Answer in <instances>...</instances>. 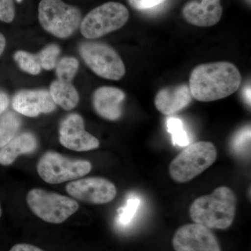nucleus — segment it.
<instances>
[{"label":"nucleus","mask_w":251,"mask_h":251,"mask_svg":"<svg viewBox=\"0 0 251 251\" xmlns=\"http://www.w3.org/2000/svg\"><path fill=\"white\" fill-rule=\"evenodd\" d=\"M126 94L120 89L102 87L97 89L93 95V105L96 112L105 120L115 121L122 115V103Z\"/></svg>","instance_id":"14"},{"label":"nucleus","mask_w":251,"mask_h":251,"mask_svg":"<svg viewBox=\"0 0 251 251\" xmlns=\"http://www.w3.org/2000/svg\"><path fill=\"white\" fill-rule=\"evenodd\" d=\"M1 214H2V210H1V204H0V217H1Z\"/></svg>","instance_id":"31"},{"label":"nucleus","mask_w":251,"mask_h":251,"mask_svg":"<svg viewBox=\"0 0 251 251\" xmlns=\"http://www.w3.org/2000/svg\"><path fill=\"white\" fill-rule=\"evenodd\" d=\"M173 244L176 251H221L214 234L197 224L185 225L178 229Z\"/></svg>","instance_id":"10"},{"label":"nucleus","mask_w":251,"mask_h":251,"mask_svg":"<svg viewBox=\"0 0 251 251\" xmlns=\"http://www.w3.org/2000/svg\"><path fill=\"white\" fill-rule=\"evenodd\" d=\"M49 92L54 103L64 110H72L78 103L79 94L71 82L54 81L51 83Z\"/></svg>","instance_id":"17"},{"label":"nucleus","mask_w":251,"mask_h":251,"mask_svg":"<svg viewBox=\"0 0 251 251\" xmlns=\"http://www.w3.org/2000/svg\"><path fill=\"white\" fill-rule=\"evenodd\" d=\"M244 97H245L246 100L247 101V103L251 104V87H247L245 91H244Z\"/></svg>","instance_id":"30"},{"label":"nucleus","mask_w":251,"mask_h":251,"mask_svg":"<svg viewBox=\"0 0 251 251\" xmlns=\"http://www.w3.org/2000/svg\"><path fill=\"white\" fill-rule=\"evenodd\" d=\"M39 20L43 28L61 39L72 36L80 25V11L62 0H41Z\"/></svg>","instance_id":"4"},{"label":"nucleus","mask_w":251,"mask_h":251,"mask_svg":"<svg viewBox=\"0 0 251 251\" xmlns=\"http://www.w3.org/2000/svg\"><path fill=\"white\" fill-rule=\"evenodd\" d=\"M237 204L233 191L220 186L211 194L195 200L190 206V216L196 224L207 228L226 229L233 223Z\"/></svg>","instance_id":"2"},{"label":"nucleus","mask_w":251,"mask_h":251,"mask_svg":"<svg viewBox=\"0 0 251 251\" xmlns=\"http://www.w3.org/2000/svg\"><path fill=\"white\" fill-rule=\"evenodd\" d=\"M92 168L90 161L72 159L60 153L49 151L39 160L37 172L46 182L57 184L82 177L92 171Z\"/></svg>","instance_id":"7"},{"label":"nucleus","mask_w":251,"mask_h":251,"mask_svg":"<svg viewBox=\"0 0 251 251\" xmlns=\"http://www.w3.org/2000/svg\"><path fill=\"white\" fill-rule=\"evenodd\" d=\"M217 158L215 145L200 141L188 145L172 161L170 175L176 182L186 183L214 164Z\"/></svg>","instance_id":"3"},{"label":"nucleus","mask_w":251,"mask_h":251,"mask_svg":"<svg viewBox=\"0 0 251 251\" xmlns=\"http://www.w3.org/2000/svg\"><path fill=\"white\" fill-rule=\"evenodd\" d=\"M5 46H6V39L4 35L0 33V56L4 52Z\"/></svg>","instance_id":"29"},{"label":"nucleus","mask_w":251,"mask_h":251,"mask_svg":"<svg viewBox=\"0 0 251 251\" xmlns=\"http://www.w3.org/2000/svg\"><path fill=\"white\" fill-rule=\"evenodd\" d=\"M220 0H202V2L190 1L182 10L188 23L198 27H210L219 22L222 16Z\"/></svg>","instance_id":"13"},{"label":"nucleus","mask_w":251,"mask_h":251,"mask_svg":"<svg viewBox=\"0 0 251 251\" xmlns=\"http://www.w3.org/2000/svg\"><path fill=\"white\" fill-rule=\"evenodd\" d=\"M15 17V7L13 0H0V21L11 23Z\"/></svg>","instance_id":"24"},{"label":"nucleus","mask_w":251,"mask_h":251,"mask_svg":"<svg viewBox=\"0 0 251 251\" xmlns=\"http://www.w3.org/2000/svg\"><path fill=\"white\" fill-rule=\"evenodd\" d=\"M67 192L82 202L105 204L117 195L115 184L101 177H89L72 181L66 186Z\"/></svg>","instance_id":"9"},{"label":"nucleus","mask_w":251,"mask_h":251,"mask_svg":"<svg viewBox=\"0 0 251 251\" xmlns=\"http://www.w3.org/2000/svg\"><path fill=\"white\" fill-rule=\"evenodd\" d=\"M129 18L125 6L108 2L90 11L81 21L80 31L87 39H97L123 27Z\"/></svg>","instance_id":"6"},{"label":"nucleus","mask_w":251,"mask_h":251,"mask_svg":"<svg viewBox=\"0 0 251 251\" xmlns=\"http://www.w3.org/2000/svg\"><path fill=\"white\" fill-rule=\"evenodd\" d=\"M242 77L239 69L228 62L202 64L195 67L189 78L193 98L202 102L220 100L234 94Z\"/></svg>","instance_id":"1"},{"label":"nucleus","mask_w":251,"mask_h":251,"mask_svg":"<svg viewBox=\"0 0 251 251\" xmlns=\"http://www.w3.org/2000/svg\"><path fill=\"white\" fill-rule=\"evenodd\" d=\"M168 131L171 133L172 138L175 145L184 147L188 145L189 140L187 133L184 129L181 120L176 117H171L167 121Z\"/></svg>","instance_id":"21"},{"label":"nucleus","mask_w":251,"mask_h":251,"mask_svg":"<svg viewBox=\"0 0 251 251\" xmlns=\"http://www.w3.org/2000/svg\"><path fill=\"white\" fill-rule=\"evenodd\" d=\"M16 1H17L18 2H21V1H23V0H16Z\"/></svg>","instance_id":"32"},{"label":"nucleus","mask_w":251,"mask_h":251,"mask_svg":"<svg viewBox=\"0 0 251 251\" xmlns=\"http://www.w3.org/2000/svg\"><path fill=\"white\" fill-rule=\"evenodd\" d=\"M27 202L31 211L44 221L62 224L79 209L76 201L58 193L34 188L28 193Z\"/></svg>","instance_id":"5"},{"label":"nucleus","mask_w":251,"mask_h":251,"mask_svg":"<svg viewBox=\"0 0 251 251\" xmlns=\"http://www.w3.org/2000/svg\"><path fill=\"white\" fill-rule=\"evenodd\" d=\"M251 128L250 126L246 127L241 130L234 137L233 147L236 150H242L244 147L248 146L250 143Z\"/></svg>","instance_id":"26"},{"label":"nucleus","mask_w":251,"mask_h":251,"mask_svg":"<svg viewBox=\"0 0 251 251\" xmlns=\"http://www.w3.org/2000/svg\"><path fill=\"white\" fill-rule=\"evenodd\" d=\"M59 53L60 49L59 46L51 44L43 49L36 57L41 68H44L46 70H51L57 65Z\"/></svg>","instance_id":"22"},{"label":"nucleus","mask_w":251,"mask_h":251,"mask_svg":"<svg viewBox=\"0 0 251 251\" xmlns=\"http://www.w3.org/2000/svg\"><path fill=\"white\" fill-rule=\"evenodd\" d=\"M80 53L86 64L99 76L119 80L125 75V65L121 57L106 44L84 43L80 46Z\"/></svg>","instance_id":"8"},{"label":"nucleus","mask_w":251,"mask_h":251,"mask_svg":"<svg viewBox=\"0 0 251 251\" xmlns=\"http://www.w3.org/2000/svg\"><path fill=\"white\" fill-rule=\"evenodd\" d=\"M192 97L186 84L164 87L158 91L155 97V106L163 115H171L188 106Z\"/></svg>","instance_id":"15"},{"label":"nucleus","mask_w":251,"mask_h":251,"mask_svg":"<svg viewBox=\"0 0 251 251\" xmlns=\"http://www.w3.org/2000/svg\"><path fill=\"white\" fill-rule=\"evenodd\" d=\"M14 59L23 71L31 75H37L41 72L40 64L37 57L34 54L19 50L15 53Z\"/></svg>","instance_id":"20"},{"label":"nucleus","mask_w":251,"mask_h":251,"mask_svg":"<svg viewBox=\"0 0 251 251\" xmlns=\"http://www.w3.org/2000/svg\"><path fill=\"white\" fill-rule=\"evenodd\" d=\"M9 97L2 91H0V115L7 108L9 105Z\"/></svg>","instance_id":"28"},{"label":"nucleus","mask_w":251,"mask_h":251,"mask_svg":"<svg viewBox=\"0 0 251 251\" xmlns=\"http://www.w3.org/2000/svg\"><path fill=\"white\" fill-rule=\"evenodd\" d=\"M140 204L137 198H130L127 201L126 205L118 209V223L120 226H126L130 224L134 217L135 212Z\"/></svg>","instance_id":"23"},{"label":"nucleus","mask_w":251,"mask_h":251,"mask_svg":"<svg viewBox=\"0 0 251 251\" xmlns=\"http://www.w3.org/2000/svg\"><path fill=\"white\" fill-rule=\"evenodd\" d=\"M132 7L138 11H148L164 4L167 0H128Z\"/></svg>","instance_id":"25"},{"label":"nucleus","mask_w":251,"mask_h":251,"mask_svg":"<svg viewBox=\"0 0 251 251\" xmlns=\"http://www.w3.org/2000/svg\"><path fill=\"white\" fill-rule=\"evenodd\" d=\"M59 142L64 148L76 151H90L99 147V140L85 130L83 119L77 114L69 115L61 123Z\"/></svg>","instance_id":"11"},{"label":"nucleus","mask_w":251,"mask_h":251,"mask_svg":"<svg viewBox=\"0 0 251 251\" xmlns=\"http://www.w3.org/2000/svg\"><path fill=\"white\" fill-rule=\"evenodd\" d=\"M79 63L73 57H65L61 59L56 65L57 80L71 82L78 70Z\"/></svg>","instance_id":"19"},{"label":"nucleus","mask_w":251,"mask_h":251,"mask_svg":"<svg viewBox=\"0 0 251 251\" xmlns=\"http://www.w3.org/2000/svg\"><path fill=\"white\" fill-rule=\"evenodd\" d=\"M21 126V120L12 112H8L0 118V148L14 139Z\"/></svg>","instance_id":"18"},{"label":"nucleus","mask_w":251,"mask_h":251,"mask_svg":"<svg viewBox=\"0 0 251 251\" xmlns=\"http://www.w3.org/2000/svg\"><path fill=\"white\" fill-rule=\"evenodd\" d=\"M10 251H44L30 244H20L15 245Z\"/></svg>","instance_id":"27"},{"label":"nucleus","mask_w":251,"mask_h":251,"mask_svg":"<svg viewBox=\"0 0 251 251\" xmlns=\"http://www.w3.org/2000/svg\"><path fill=\"white\" fill-rule=\"evenodd\" d=\"M12 106L21 115L35 117L40 114L54 111L56 104L48 91L23 90L15 95Z\"/></svg>","instance_id":"12"},{"label":"nucleus","mask_w":251,"mask_h":251,"mask_svg":"<svg viewBox=\"0 0 251 251\" xmlns=\"http://www.w3.org/2000/svg\"><path fill=\"white\" fill-rule=\"evenodd\" d=\"M37 148V140L30 133L16 135L0 150V164L9 166L20 155L32 153Z\"/></svg>","instance_id":"16"}]
</instances>
